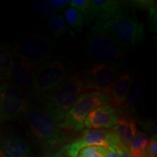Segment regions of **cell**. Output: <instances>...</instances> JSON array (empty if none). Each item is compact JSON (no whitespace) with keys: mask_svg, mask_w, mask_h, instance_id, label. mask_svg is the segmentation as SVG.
<instances>
[{"mask_svg":"<svg viewBox=\"0 0 157 157\" xmlns=\"http://www.w3.org/2000/svg\"><path fill=\"white\" fill-rule=\"evenodd\" d=\"M25 115L31 135L44 148H53L66 140L60 124L56 122L42 108L30 106Z\"/></svg>","mask_w":157,"mask_h":157,"instance_id":"cell-5","label":"cell"},{"mask_svg":"<svg viewBox=\"0 0 157 157\" xmlns=\"http://www.w3.org/2000/svg\"><path fill=\"white\" fill-rule=\"evenodd\" d=\"M64 19L71 29L81 32L84 25V20L82 13L74 7H68L64 12Z\"/></svg>","mask_w":157,"mask_h":157,"instance_id":"cell-23","label":"cell"},{"mask_svg":"<svg viewBox=\"0 0 157 157\" xmlns=\"http://www.w3.org/2000/svg\"><path fill=\"white\" fill-rule=\"evenodd\" d=\"M125 63H91L82 76L84 91L96 92L108 96L111 86L121 74Z\"/></svg>","mask_w":157,"mask_h":157,"instance_id":"cell-7","label":"cell"},{"mask_svg":"<svg viewBox=\"0 0 157 157\" xmlns=\"http://www.w3.org/2000/svg\"><path fill=\"white\" fill-rule=\"evenodd\" d=\"M119 140V138L112 130L86 129L78 138L65 145L60 151L67 157H77L78 152L86 147L101 146L109 148Z\"/></svg>","mask_w":157,"mask_h":157,"instance_id":"cell-10","label":"cell"},{"mask_svg":"<svg viewBox=\"0 0 157 157\" xmlns=\"http://www.w3.org/2000/svg\"><path fill=\"white\" fill-rule=\"evenodd\" d=\"M139 124L143 127L144 131L152 135H156L157 126L156 120L154 118H146L139 121Z\"/></svg>","mask_w":157,"mask_h":157,"instance_id":"cell-26","label":"cell"},{"mask_svg":"<svg viewBox=\"0 0 157 157\" xmlns=\"http://www.w3.org/2000/svg\"><path fill=\"white\" fill-rule=\"evenodd\" d=\"M106 148L101 146H88L78 152L77 157H104Z\"/></svg>","mask_w":157,"mask_h":157,"instance_id":"cell-25","label":"cell"},{"mask_svg":"<svg viewBox=\"0 0 157 157\" xmlns=\"http://www.w3.org/2000/svg\"><path fill=\"white\" fill-rule=\"evenodd\" d=\"M104 157H119V156L112 147H110V148H106V150H105Z\"/></svg>","mask_w":157,"mask_h":157,"instance_id":"cell-30","label":"cell"},{"mask_svg":"<svg viewBox=\"0 0 157 157\" xmlns=\"http://www.w3.org/2000/svg\"><path fill=\"white\" fill-rule=\"evenodd\" d=\"M36 68V66L23 62L13 56V65L9 80H12L13 83L23 90H29L32 82L33 71Z\"/></svg>","mask_w":157,"mask_h":157,"instance_id":"cell-13","label":"cell"},{"mask_svg":"<svg viewBox=\"0 0 157 157\" xmlns=\"http://www.w3.org/2000/svg\"><path fill=\"white\" fill-rule=\"evenodd\" d=\"M146 154L156 155L157 154V137L156 135H152L151 140H149L148 145L146 150Z\"/></svg>","mask_w":157,"mask_h":157,"instance_id":"cell-29","label":"cell"},{"mask_svg":"<svg viewBox=\"0 0 157 157\" xmlns=\"http://www.w3.org/2000/svg\"><path fill=\"white\" fill-rule=\"evenodd\" d=\"M48 27L52 36L61 42H69L76 37L75 33L66 23L63 16L59 14L48 18Z\"/></svg>","mask_w":157,"mask_h":157,"instance_id":"cell-17","label":"cell"},{"mask_svg":"<svg viewBox=\"0 0 157 157\" xmlns=\"http://www.w3.org/2000/svg\"><path fill=\"white\" fill-rule=\"evenodd\" d=\"M84 91L82 76L79 74H72L42 103V109L56 122L60 124L68 110Z\"/></svg>","mask_w":157,"mask_h":157,"instance_id":"cell-4","label":"cell"},{"mask_svg":"<svg viewBox=\"0 0 157 157\" xmlns=\"http://www.w3.org/2000/svg\"><path fill=\"white\" fill-rule=\"evenodd\" d=\"M129 2L135 9L137 8L147 11L148 14L150 30L152 32H156L157 22L156 2L154 0H134L129 1Z\"/></svg>","mask_w":157,"mask_h":157,"instance_id":"cell-19","label":"cell"},{"mask_svg":"<svg viewBox=\"0 0 157 157\" xmlns=\"http://www.w3.org/2000/svg\"><path fill=\"white\" fill-rule=\"evenodd\" d=\"M91 31L106 33L127 52L136 50L146 40L144 25L139 21L129 1L124 2L122 7L112 16L94 23Z\"/></svg>","mask_w":157,"mask_h":157,"instance_id":"cell-1","label":"cell"},{"mask_svg":"<svg viewBox=\"0 0 157 157\" xmlns=\"http://www.w3.org/2000/svg\"><path fill=\"white\" fill-rule=\"evenodd\" d=\"M42 157H67L59 151L58 152H48L44 154Z\"/></svg>","mask_w":157,"mask_h":157,"instance_id":"cell-31","label":"cell"},{"mask_svg":"<svg viewBox=\"0 0 157 157\" xmlns=\"http://www.w3.org/2000/svg\"><path fill=\"white\" fill-rule=\"evenodd\" d=\"M69 6L70 7L78 10L82 13L84 23H86L87 25L95 22V15L93 13L91 0H71L69 2Z\"/></svg>","mask_w":157,"mask_h":157,"instance_id":"cell-21","label":"cell"},{"mask_svg":"<svg viewBox=\"0 0 157 157\" xmlns=\"http://www.w3.org/2000/svg\"><path fill=\"white\" fill-rule=\"evenodd\" d=\"M30 148L22 138L12 136L0 142V157H29Z\"/></svg>","mask_w":157,"mask_h":157,"instance_id":"cell-14","label":"cell"},{"mask_svg":"<svg viewBox=\"0 0 157 157\" xmlns=\"http://www.w3.org/2000/svg\"><path fill=\"white\" fill-rule=\"evenodd\" d=\"M13 65V55L0 43V79H9Z\"/></svg>","mask_w":157,"mask_h":157,"instance_id":"cell-22","label":"cell"},{"mask_svg":"<svg viewBox=\"0 0 157 157\" xmlns=\"http://www.w3.org/2000/svg\"><path fill=\"white\" fill-rule=\"evenodd\" d=\"M95 22L106 20L120 10L124 2L117 0H91Z\"/></svg>","mask_w":157,"mask_h":157,"instance_id":"cell-18","label":"cell"},{"mask_svg":"<svg viewBox=\"0 0 157 157\" xmlns=\"http://www.w3.org/2000/svg\"><path fill=\"white\" fill-rule=\"evenodd\" d=\"M109 103V98L104 94L96 92L81 94L68 110L60 127L63 129L81 131L84 128V122L87 115L95 108Z\"/></svg>","mask_w":157,"mask_h":157,"instance_id":"cell-8","label":"cell"},{"mask_svg":"<svg viewBox=\"0 0 157 157\" xmlns=\"http://www.w3.org/2000/svg\"><path fill=\"white\" fill-rule=\"evenodd\" d=\"M118 117L115 107L110 103L105 104L93 109L86 117L84 125L90 129H111L117 124Z\"/></svg>","mask_w":157,"mask_h":157,"instance_id":"cell-11","label":"cell"},{"mask_svg":"<svg viewBox=\"0 0 157 157\" xmlns=\"http://www.w3.org/2000/svg\"><path fill=\"white\" fill-rule=\"evenodd\" d=\"M149 139L146 133L137 132L136 135L127 146L132 157H145Z\"/></svg>","mask_w":157,"mask_h":157,"instance_id":"cell-20","label":"cell"},{"mask_svg":"<svg viewBox=\"0 0 157 157\" xmlns=\"http://www.w3.org/2000/svg\"><path fill=\"white\" fill-rule=\"evenodd\" d=\"M57 46L56 41L48 33H28L17 42L14 49V56L37 67L52 58Z\"/></svg>","mask_w":157,"mask_h":157,"instance_id":"cell-3","label":"cell"},{"mask_svg":"<svg viewBox=\"0 0 157 157\" xmlns=\"http://www.w3.org/2000/svg\"><path fill=\"white\" fill-rule=\"evenodd\" d=\"M54 10L58 13H64L69 6V0H50L48 1Z\"/></svg>","mask_w":157,"mask_h":157,"instance_id":"cell-27","label":"cell"},{"mask_svg":"<svg viewBox=\"0 0 157 157\" xmlns=\"http://www.w3.org/2000/svg\"><path fill=\"white\" fill-rule=\"evenodd\" d=\"M73 63L66 54H59L39 65L33 71L30 93L39 105L71 76Z\"/></svg>","mask_w":157,"mask_h":157,"instance_id":"cell-2","label":"cell"},{"mask_svg":"<svg viewBox=\"0 0 157 157\" xmlns=\"http://www.w3.org/2000/svg\"><path fill=\"white\" fill-rule=\"evenodd\" d=\"M33 10L38 13L39 15H42V16L48 17L50 18V17L53 16L55 15H57L58 13L54 10L52 6L49 3L48 1H45V0H38V1H35L32 4Z\"/></svg>","mask_w":157,"mask_h":157,"instance_id":"cell-24","label":"cell"},{"mask_svg":"<svg viewBox=\"0 0 157 157\" xmlns=\"http://www.w3.org/2000/svg\"><path fill=\"white\" fill-rule=\"evenodd\" d=\"M135 74L136 71L134 68H129L118 76L111 86L108 97L110 103L117 110H121L124 106L127 96L134 82Z\"/></svg>","mask_w":157,"mask_h":157,"instance_id":"cell-12","label":"cell"},{"mask_svg":"<svg viewBox=\"0 0 157 157\" xmlns=\"http://www.w3.org/2000/svg\"><path fill=\"white\" fill-rule=\"evenodd\" d=\"M118 113V112H117ZM117 124L111 130L117 135L123 144L127 147L137 133V125L134 119L124 112H119Z\"/></svg>","mask_w":157,"mask_h":157,"instance_id":"cell-15","label":"cell"},{"mask_svg":"<svg viewBox=\"0 0 157 157\" xmlns=\"http://www.w3.org/2000/svg\"><path fill=\"white\" fill-rule=\"evenodd\" d=\"M113 148L116 151V152L117 153L119 157H132L130 154H129L127 147L124 144H123L121 141H119L113 147Z\"/></svg>","mask_w":157,"mask_h":157,"instance_id":"cell-28","label":"cell"},{"mask_svg":"<svg viewBox=\"0 0 157 157\" xmlns=\"http://www.w3.org/2000/svg\"><path fill=\"white\" fill-rule=\"evenodd\" d=\"M29 108L21 87L13 82L0 84V122L25 114Z\"/></svg>","mask_w":157,"mask_h":157,"instance_id":"cell-9","label":"cell"},{"mask_svg":"<svg viewBox=\"0 0 157 157\" xmlns=\"http://www.w3.org/2000/svg\"><path fill=\"white\" fill-rule=\"evenodd\" d=\"M146 90L145 79L142 76L131 86L128 95L127 96L124 106L121 110H117V112H124L127 114H135L136 108L143 101V96Z\"/></svg>","mask_w":157,"mask_h":157,"instance_id":"cell-16","label":"cell"},{"mask_svg":"<svg viewBox=\"0 0 157 157\" xmlns=\"http://www.w3.org/2000/svg\"><path fill=\"white\" fill-rule=\"evenodd\" d=\"M128 52L103 31H90L84 42V54L92 63H125Z\"/></svg>","mask_w":157,"mask_h":157,"instance_id":"cell-6","label":"cell"}]
</instances>
